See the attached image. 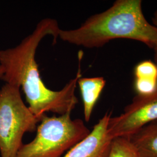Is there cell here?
<instances>
[{
	"mask_svg": "<svg viewBox=\"0 0 157 157\" xmlns=\"http://www.w3.org/2000/svg\"><path fill=\"white\" fill-rule=\"evenodd\" d=\"M60 30L56 20L46 18L17 47L0 51V79L22 88L30 111L40 121L46 112L60 115L71 113L78 103L75 92L82 78L80 68L76 77L62 90L53 91L42 80L36 61V52L40 41L50 35L56 43Z\"/></svg>",
	"mask_w": 157,
	"mask_h": 157,
	"instance_id": "cell-1",
	"label": "cell"
},
{
	"mask_svg": "<svg viewBox=\"0 0 157 157\" xmlns=\"http://www.w3.org/2000/svg\"><path fill=\"white\" fill-rule=\"evenodd\" d=\"M58 37L89 48L101 47L112 40H133L154 50L157 29L146 19L141 0H117L105 11L88 18L78 28L61 29Z\"/></svg>",
	"mask_w": 157,
	"mask_h": 157,
	"instance_id": "cell-2",
	"label": "cell"
},
{
	"mask_svg": "<svg viewBox=\"0 0 157 157\" xmlns=\"http://www.w3.org/2000/svg\"><path fill=\"white\" fill-rule=\"evenodd\" d=\"M40 122L33 140L23 144L16 157H62L90 132L82 119H72L71 113L44 115Z\"/></svg>",
	"mask_w": 157,
	"mask_h": 157,
	"instance_id": "cell-3",
	"label": "cell"
},
{
	"mask_svg": "<svg viewBox=\"0 0 157 157\" xmlns=\"http://www.w3.org/2000/svg\"><path fill=\"white\" fill-rule=\"evenodd\" d=\"M20 89L6 83L0 90L1 157H16L24 134L34 132L40 122L25 104Z\"/></svg>",
	"mask_w": 157,
	"mask_h": 157,
	"instance_id": "cell-4",
	"label": "cell"
},
{
	"mask_svg": "<svg viewBox=\"0 0 157 157\" xmlns=\"http://www.w3.org/2000/svg\"><path fill=\"white\" fill-rule=\"evenodd\" d=\"M157 121V91L150 95H137L124 113L111 117L108 129L113 139L130 137L146 125Z\"/></svg>",
	"mask_w": 157,
	"mask_h": 157,
	"instance_id": "cell-5",
	"label": "cell"
},
{
	"mask_svg": "<svg viewBox=\"0 0 157 157\" xmlns=\"http://www.w3.org/2000/svg\"><path fill=\"white\" fill-rule=\"evenodd\" d=\"M111 112H107L82 140L62 157H108L113 139L108 124Z\"/></svg>",
	"mask_w": 157,
	"mask_h": 157,
	"instance_id": "cell-6",
	"label": "cell"
},
{
	"mask_svg": "<svg viewBox=\"0 0 157 157\" xmlns=\"http://www.w3.org/2000/svg\"><path fill=\"white\" fill-rule=\"evenodd\" d=\"M78 83L83 102L84 119L89 122L106 81L102 77L80 78Z\"/></svg>",
	"mask_w": 157,
	"mask_h": 157,
	"instance_id": "cell-7",
	"label": "cell"
},
{
	"mask_svg": "<svg viewBox=\"0 0 157 157\" xmlns=\"http://www.w3.org/2000/svg\"><path fill=\"white\" fill-rule=\"evenodd\" d=\"M140 157H157V121L129 137Z\"/></svg>",
	"mask_w": 157,
	"mask_h": 157,
	"instance_id": "cell-8",
	"label": "cell"
},
{
	"mask_svg": "<svg viewBox=\"0 0 157 157\" xmlns=\"http://www.w3.org/2000/svg\"><path fill=\"white\" fill-rule=\"evenodd\" d=\"M108 157H140L129 137H116L112 141Z\"/></svg>",
	"mask_w": 157,
	"mask_h": 157,
	"instance_id": "cell-9",
	"label": "cell"
},
{
	"mask_svg": "<svg viewBox=\"0 0 157 157\" xmlns=\"http://www.w3.org/2000/svg\"><path fill=\"white\" fill-rule=\"evenodd\" d=\"M134 75L135 78L157 80V65L150 60L141 61L135 67Z\"/></svg>",
	"mask_w": 157,
	"mask_h": 157,
	"instance_id": "cell-10",
	"label": "cell"
},
{
	"mask_svg": "<svg viewBox=\"0 0 157 157\" xmlns=\"http://www.w3.org/2000/svg\"><path fill=\"white\" fill-rule=\"evenodd\" d=\"M134 88L137 95H151L157 91V80L135 78Z\"/></svg>",
	"mask_w": 157,
	"mask_h": 157,
	"instance_id": "cell-11",
	"label": "cell"
},
{
	"mask_svg": "<svg viewBox=\"0 0 157 157\" xmlns=\"http://www.w3.org/2000/svg\"><path fill=\"white\" fill-rule=\"evenodd\" d=\"M152 22H153V25L157 29V10L154 13V17L152 18ZM154 62L157 65V44L155 45V48H154Z\"/></svg>",
	"mask_w": 157,
	"mask_h": 157,
	"instance_id": "cell-12",
	"label": "cell"
},
{
	"mask_svg": "<svg viewBox=\"0 0 157 157\" xmlns=\"http://www.w3.org/2000/svg\"><path fill=\"white\" fill-rule=\"evenodd\" d=\"M1 74L0 73V78H1Z\"/></svg>",
	"mask_w": 157,
	"mask_h": 157,
	"instance_id": "cell-13",
	"label": "cell"
}]
</instances>
